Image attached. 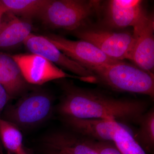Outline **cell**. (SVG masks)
<instances>
[{"label": "cell", "instance_id": "6da1fadb", "mask_svg": "<svg viewBox=\"0 0 154 154\" xmlns=\"http://www.w3.org/2000/svg\"><path fill=\"white\" fill-rule=\"evenodd\" d=\"M61 84L63 95L56 107L61 119H106L137 124L149 109L148 103L143 100L116 98L68 82Z\"/></svg>", "mask_w": 154, "mask_h": 154}, {"label": "cell", "instance_id": "7a4b0ae2", "mask_svg": "<svg viewBox=\"0 0 154 154\" xmlns=\"http://www.w3.org/2000/svg\"><path fill=\"white\" fill-rule=\"evenodd\" d=\"M96 83L117 92L154 97V75L123 61L91 69Z\"/></svg>", "mask_w": 154, "mask_h": 154}, {"label": "cell", "instance_id": "3957f363", "mask_svg": "<svg viewBox=\"0 0 154 154\" xmlns=\"http://www.w3.org/2000/svg\"><path fill=\"white\" fill-rule=\"evenodd\" d=\"M101 2L87 0H49L38 17L54 29L73 31L87 25L88 19L99 10Z\"/></svg>", "mask_w": 154, "mask_h": 154}, {"label": "cell", "instance_id": "277c9868", "mask_svg": "<svg viewBox=\"0 0 154 154\" xmlns=\"http://www.w3.org/2000/svg\"><path fill=\"white\" fill-rule=\"evenodd\" d=\"M54 109L51 95L42 90L24 94L15 104H8L0 118L20 130H28L42 124L51 117Z\"/></svg>", "mask_w": 154, "mask_h": 154}, {"label": "cell", "instance_id": "5b68a950", "mask_svg": "<svg viewBox=\"0 0 154 154\" xmlns=\"http://www.w3.org/2000/svg\"><path fill=\"white\" fill-rule=\"evenodd\" d=\"M81 40L92 43L110 58L130 59L134 39L133 32L86 25L73 31Z\"/></svg>", "mask_w": 154, "mask_h": 154}, {"label": "cell", "instance_id": "8992f818", "mask_svg": "<svg viewBox=\"0 0 154 154\" xmlns=\"http://www.w3.org/2000/svg\"><path fill=\"white\" fill-rule=\"evenodd\" d=\"M45 36L66 56L90 71L96 67L122 61L108 57L94 45L85 40H70L54 34Z\"/></svg>", "mask_w": 154, "mask_h": 154}, {"label": "cell", "instance_id": "52a82bcc", "mask_svg": "<svg viewBox=\"0 0 154 154\" xmlns=\"http://www.w3.org/2000/svg\"><path fill=\"white\" fill-rule=\"evenodd\" d=\"M23 43L31 53L41 56L55 65L73 73L82 81L96 83L92 72L66 56L45 36L31 33Z\"/></svg>", "mask_w": 154, "mask_h": 154}, {"label": "cell", "instance_id": "ba28073f", "mask_svg": "<svg viewBox=\"0 0 154 154\" xmlns=\"http://www.w3.org/2000/svg\"><path fill=\"white\" fill-rule=\"evenodd\" d=\"M133 28L134 42L130 60L139 68L154 74L153 15L146 12Z\"/></svg>", "mask_w": 154, "mask_h": 154}, {"label": "cell", "instance_id": "9c48e42d", "mask_svg": "<svg viewBox=\"0 0 154 154\" xmlns=\"http://www.w3.org/2000/svg\"><path fill=\"white\" fill-rule=\"evenodd\" d=\"M12 56L19 65L23 77L28 84L42 85L50 81L69 77L79 79L67 74L61 69L40 55L31 53Z\"/></svg>", "mask_w": 154, "mask_h": 154}, {"label": "cell", "instance_id": "30bf717a", "mask_svg": "<svg viewBox=\"0 0 154 154\" xmlns=\"http://www.w3.org/2000/svg\"><path fill=\"white\" fill-rule=\"evenodd\" d=\"M140 0H110L105 9V27L114 30L134 28L146 12Z\"/></svg>", "mask_w": 154, "mask_h": 154}, {"label": "cell", "instance_id": "8fae6325", "mask_svg": "<svg viewBox=\"0 0 154 154\" xmlns=\"http://www.w3.org/2000/svg\"><path fill=\"white\" fill-rule=\"evenodd\" d=\"M69 130L87 138L102 141H113L117 130L122 125L106 119H61Z\"/></svg>", "mask_w": 154, "mask_h": 154}, {"label": "cell", "instance_id": "7c38bea8", "mask_svg": "<svg viewBox=\"0 0 154 154\" xmlns=\"http://www.w3.org/2000/svg\"><path fill=\"white\" fill-rule=\"evenodd\" d=\"M42 143L45 148L61 150L71 154H99L85 137L70 130L50 133L42 138Z\"/></svg>", "mask_w": 154, "mask_h": 154}, {"label": "cell", "instance_id": "4fadbf2b", "mask_svg": "<svg viewBox=\"0 0 154 154\" xmlns=\"http://www.w3.org/2000/svg\"><path fill=\"white\" fill-rule=\"evenodd\" d=\"M0 83L11 99L22 96L29 88L19 65L12 56L0 51Z\"/></svg>", "mask_w": 154, "mask_h": 154}, {"label": "cell", "instance_id": "5bb4252c", "mask_svg": "<svg viewBox=\"0 0 154 154\" xmlns=\"http://www.w3.org/2000/svg\"><path fill=\"white\" fill-rule=\"evenodd\" d=\"M8 19L0 24V48H9L23 43L31 33L30 20L6 14Z\"/></svg>", "mask_w": 154, "mask_h": 154}, {"label": "cell", "instance_id": "9a60e30c", "mask_svg": "<svg viewBox=\"0 0 154 154\" xmlns=\"http://www.w3.org/2000/svg\"><path fill=\"white\" fill-rule=\"evenodd\" d=\"M49 0H0V15L10 13L29 19L38 17Z\"/></svg>", "mask_w": 154, "mask_h": 154}, {"label": "cell", "instance_id": "2e32d148", "mask_svg": "<svg viewBox=\"0 0 154 154\" xmlns=\"http://www.w3.org/2000/svg\"><path fill=\"white\" fill-rule=\"evenodd\" d=\"M138 130L134 138L145 151L152 152L154 147V109L148 110L139 119Z\"/></svg>", "mask_w": 154, "mask_h": 154}, {"label": "cell", "instance_id": "e0dca14e", "mask_svg": "<svg viewBox=\"0 0 154 154\" xmlns=\"http://www.w3.org/2000/svg\"><path fill=\"white\" fill-rule=\"evenodd\" d=\"M0 139L9 153L16 154L22 147L23 136L21 130L10 122L0 118Z\"/></svg>", "mask_w": 154, "mask_h": 154}, {"label": "cell", "instance_id": "ac0fdd59", "mask_svg": "<svg viewBox=\"0 0 154 154\" xmlns=\"http://www.w3.org/2000/svg\"><path fill=\"white\" fill-rule=\"evenodd\" d=\"M113 142L122 154H146L132 135L122 125L116 133Z\"/></svg>", "mask_w": 154, "mask_h": 154}, {"label": "cell", "instance_id": "d6986e66", "mask_svg": "<svg viewBox=\"0 0 154 154\" xmlns=\"http://www.w3.org/2000/svg\"><path fill=\"white\" fill-rule=\"evenodd\" d=\"M86 138L88 143L99 154H122L113 142L102 141Z\"/></svg>", "mask_w": 154, "mask_h": 154}, {"label": "cell", "instance_id": "ffe728a7", "mask_svg": "<svg viewBox=\"0 0 154 154\" xmlns=\"http://www.w3.org/2000/svg\"><path fill=\"white\" fill-rule=\"evenodd\" d=\"M11 100L5 88L0 83V116L3 110Z\"/></svg>", "mask_w": 154, "mask_h": 154}, {"label": "cell", "instance_id": "44dd1931", "mask_svg": "<svg viewBox=\"0 0 154 154\" xmlns=\"http://www.w3.org/2000/svg\"><path fill=\"white\" fill-rule=\"evenodd\" d=\"M45 149H46V154H71L67 152L56 149L45 148Z\"/></svg>", "mask_w": 154, "mask_h": 154}, {"label": "cell", "instance_id": "7402d4cb", "mask_svg": "<svg viewBox=\"0 0 154 154\" xmlns=\"http://www.w3.org/2000/svg\"><path fill=\"white\" fill-rule=\"evenodd\" d=\"M16 154H30L24 146Z\"/></svg>", "mask_w": 154, "mask_h": 154}, {"label": "cell", "instance_id": "603a6c76", "mask_svg": "<svg viewBox=\"0 0 154 154\" xmlns=\"http://www.w3.org/2000/svg\"><path fill=\"white\" fill-rule=\"evenodd\" d=\"M0 154H5L3 152L2 149L1 148V147H0Z\"/></svg>", "mask_w": 154, "mask_h": 154}, {"label": "cell", "instance_id": "cb8c5ba5", "mask_svg": "<svg viewBox=\"0 0 154 154\" xmlns=\"http://www.w3.org/2000/svg\"><path fill=\"white\" fill-rule=\"evenodd\" d=\"M2 17H2V16H1V15H0V24H1V20H2Z\"/></svg>", "mask_w": 154, "mask_h": 154}]
</instances>
